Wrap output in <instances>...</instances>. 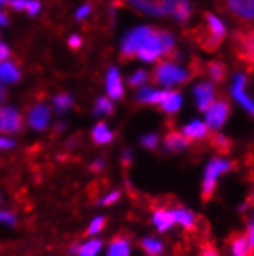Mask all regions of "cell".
Wrapping results in <instances>:
<instances>
[{
	"label": "cell",
	"mask_w": 254,
	"mask_h": 256,
	"mask_svg": "<svg viewBox=\"0 0 254 256\" xmlns=\"http://www.w3.org/2000/svg\"><path fill=\"white\" fill-rule=\"evenodd\" d=\"M191 74L190 71L176 64L174 60H162L156 68H154V82L162 86L163 90H173L177 85L187 84L190 80Z\"/></svg>",
	"instance_id": "cell-1"
},
{
	"label": "cell",
	"mask_w": 254,
	"mask_h": 256,
	"mask_svg": "<svg viewBox=\"0 0 254 256\" xmlns=\"http://www.w3.org/2000/svg\"><path fill=\"white\" fill-rule=\"evenodd\" d=\"M230 170H231V162H228L227 159H222V158H214L207 164L205 172H204V180H202V198L204 199H210L213 196L216 186H217V179Z\"/></svg>",
	"instance_id": "cell-2"
},
{
	"label": "cell",
	"mask_w": 254,
	"mask_h": 256,
	"mask_svg": "<svg viewBox=\"0 0 254 256\" xmlns=\"http://www.w3.org/2000/svg\"><path fill=\"white\" fill-rule=\"evenodd\" d=\"M154 30L147 25H139L136 28H131L130 31H126L123 34V38L120 40V52L125 58H134L140 45L145 42V39L153 32Z\"/></svg>",
	"instance_id": "cell-3"
},
{
	"label": "cell",
	"mask_w": 254,
	"mask_h": 256,
	"mask_svg": "<svg viewBox=\"0 0 254 256\" xmlns=\"http://www.w3.org/2000/svg\"><path fill=\"white\" fill-rule=\"evenodd\" d=\"M26 125L31 128L32 132H37V133H43L46 132L51 120H52V108L43 102H37L29 106L28 113H26Z\"/></svg>",
	"instance_id": "cell-4"
},
{
	"label": "cell",
	"mask_w": 254,
	"mask_h": 256,
	"mask_svg": "<svg viewBox=\"0 0 254 256\" xmlns=\"http://www.w3.org/2000/svg\"><path fill=\"white\" fill-rule=\"evenodd\" d=\"M23 118L15 106L0 105V133L3 134H15L22 130Z\"/></svg>",
	"instance_id": "cell-5"
},
{
	"label": "cell",
	"mask_w": 254,
	"mask_h": 256,
	"mask_svg": "<svg viewBox=\"0 0 254 256\" xmlns=\"http://www.w3.org/2000/svg\"><path fill=\"white\" fill-rule=\"evenodd\" d=\"M205 124L210 130H219L230 116V104L225 99H216L205 110Z\"/></svg>",
	"instance_id": "cell-6"
},
{
	"label": "cell",
	"mask_w": 254,
	"mask_h": 256,
	"mask_svg": "<svg viewBox=\"0 0 254 256\" xmlns=\"http://www.w3.org/2000/svg\"><path fill=\"white\" fill-rule=\"evenodd\" d=\"M205 19H207V31H208V38L205 39V48H208V51H213L225 39L227 26L221 17L216 14L208 12Z\"/></svg>",
	"instance_id": "cell-7"
},
{
	"label": "cell",
	"mask_w": 254,
	"mask_h": 256,
	"mask_svg": "<svg viewBox=\"0 0 254 256\" xmlns=\"http://www.w3.org/2000/svg\"><path fill=\"white\" fill-rule=\"evenodd\" d=\"M162 56H163V50H162V45H160V40H159L157 31H153L148 38L145 39V42L140 45L136 58L140 62L153 64V62H157Z\"/></svg>",
	"instance_id": "cell-8"
},
{
	"label": "cell",
	"mask_w": 254,
	"mask_h": 256,
	"mask_svg": "<svg viewBox=\"0 0 254 256\" xmlns=\"http://www.w3.org/2000/svg\"><path fill=\"white\" fill-rule=\"evenodd\" d=\"M231 96L244 110H247L250 114H254V99L247 93V78L242 72H238V74H234L233 78Z\"/></svg>",
	"instance_id": "cell-9"
},
{
	"label": "cell",
	"mask_w": 254,
	"mask_h": 256,
	"mask_svg": "<svg viewBox=\"0 0 254 256\" xmlns=\"http://www.w3.org/2000/svg\"><path fill=\"white\" fill-rule=\"evenodd\" d=\"M160 6L165 16H171L177 22H188L193 12L190 0H160Z\"/></svg>",
	"instance_id": "cell-10"
},
{
	"label": "cell",
	"mask_w": 254,
	"mask_h": 256,
	"mask_svg": "<svg viewBox=\"0 0 254 256\" xmlns=\"http://www.w3.org/2000/svg\"><path fill=\"white\" fill-rule=\"evenodd\" d=\"M105 96L110 98L113 102L122 99L125 96V84L117 66H110L105 74Z\"/></svg>",
	"instance_id": "cell-11"
},
{
	"label": "cell",
	"mask_w": 254,
	"mask_h": 256,
	"mask_svg": "<svg viewBox=\"0 0 254 256\" xmlns=\"http://www.w3.org/2000/svg\"><path fill=\"white\" fill-rule=\"evenodd\" d=\"M227 10L239 22L254 25V0H227Z\"/></svg>",
	"instance_id": "cell-12"
},
{
	"label": "cell",
	"mask_w": 254,
	"mask_h": 256,
	"mask_svg": "<svg viewBox=\"0 0 254 256\" xmlns=\"http://www.w3.org/2000/svg\"><path fill=\"white\" fill-rule=\"evenodd\" d=\"M193 96H194L196 106L201 110V112H205V110L216 100V86L211 80L199 82L193 90Z\"/></svg>",
	"instance_id": "cell-13"
},
{
	"label": "cell",
	"mask_w": 254,
	"mask_h": 256,
	"mask_svg": "<svg viewBox=\"0 0 254 256\" xmlns=\"http://www.w3.org/2000/svg\"><path fill=\"white\" fill-rule=\"evenodd\" d=\"M103 248L105 244L99 236H93V238L88 236V240L72 246L69 248V253L74 256H102Z\"/></svg>",
	"instance_id": "cell-14"
},
{
	"label": "cell",
	"mask_w": 254,
	"mask_h": 256,
	"mask_svg": "<svg viewBox=\"0 0 254 256\" xmlns=\"http://www.w3.org/2000/svg\"><path fill=\"white\" fill-rule=\"evenodd\" d=\"M234 42L236 50L239 51V56L248 64L254 65V30H250L242 34H236Z\"/></svg>",
	"instance_id": "cell-15"
},
{
	"label": "cell",
	"mask_w": 254,
	"mask_h": 256,
	"mask_svg": "<svg viewBox=\"0 0 254 256\" xmlns=\"http://www.w3.org/2000/svg\"><path fill=\"white\" fill-rule=\"evenodd\" d=\"M105 256H131L133 254V242L128 236L119 234L114 236L103 248Z\"/></svg>",
	"instance_id": "cell-16"
},
{
	"label": "cell",
	"mask_w": 254,
	"mask_h": 256,
	"mask_svg": "<svg viewBox=\"0 0 254 256\" xmlns=\"http://www.w3.org/2000/svg\"><path fill=\"white\" fill-rule=\"evenodd\" d=\"M180 133H182L190 142L191 140H202L208 136L210 128L205 124V120H202V119H191L190 122H187L182 126Z\"/></svg>",
	"instance_id": "cell-17"
},
{
	"label": "cell",
	"mask_w": 254,
	"mask_h": 256,
	"mask_svg": "<svg viewBox=\"0 0 254 256\" xmlns=\"http://www.w3.org/2000/svg\"><path fill=\"white\" fill-rule=\"evenodd\" d=\"M160 144L167 153H180V152H185L190 147V140L180 132L167 133Z\"/></svg>",
	"instance_id": "cell-18"
},
{
	"label": "cell",
	"mask_w": 254,
	"mask_h": 256,
	"mask_svg": "<svg viewBox=\"0 0 254 256\" xmlns=\"http://www.w3.org/2000/svg\"><path fill=\"white\" fill-rule=\"evenodd\" d=\"M167 90L163 88H156L151 85H143L140 88H137V93H136V100L143 104V105H159L163 94H165Z\"/></svg>",
	"instance_id": "cell-19"
},
{
	"label": "cell",
	"mask_w": 254,
	"mask_h": 256,
	"mask_svg": "<svg viewBox=\"0 0 254 256\" xmlns=\"http://www.w3.org/2000/svg\"><path fill=\"white\" fill-rule=\"evenodd\" d=\"M151 224L159 233H165L171 230L176 226L171 208H156L151 213Z\"/></svg>",
	"instance_id": "cell-20"
},
{
	"label": "cell",
	"mask_w": 254,
	"mask_h": 256,
	"mask_svg": "<svg viewBox=\"0 0 254 256\" xmlns=\"http://www.w3.org/2000/svg\"><path fill=\"white\" fill-rule=\"evenodd\" d=\"M182 105H184V98L176 90H167L159 104L160 110L167 114H176L182 108Z\"/></svg>",
	"instance_id": "cell-21"
},
{
	"label": "cell",
	"mask_w": 254,
	"mask_h": 256,
	"mask_svg": "<svg viewBox=\"0 0 254 256\" xmlns=\"http://www.w3.org/2000/svg\"><path fill=\"white\" fill-rule=\"evenodd\" d=\"M22 79V71L15 62L5 60L0 62V84L14 85Z\"/></svg>",
	"instance_id": "cell-22"
},
{
	"label": "cell",
	"mask_w": 254,
	"mask_h": 256,
	"mask_svg": "<svg viewBox=\"0 0 254 256\" xmlns=\"http://www.w3.org/2000/svg\"><path fill=\"white\" fill-rule=\"evenodd\" d=\"M91 140L96 145H100V147L111 144L114 140V132H113V128L108 125L106 122H103V120L97 122L91 128Z\"/></svg>",
	"instance_id": "cell-23"
},
{
	"label": "cell",
	"mask_w": 254,
	"mask_h": 256,
	"mask_svg": "<svg viewBox=\"0 0 254 256\" xmlns=\"http://www.w3.org/2000/svg\"><path fill=\"white\" fill-rule=\"evenodd\" d=\"M139 246H140V250L147 256H162L163 252H165V242H163L160 238L153 236V234L143 236Z\"/></svg>",
	"instance_id": "cell-24"
},
{
	"label": "cell",
	"mask_w": 254,
	"mask_h": 256,
	"mask_svg": "<svg viewBox=\"0 0 254 256\" xmlns=\"http://www.w3.org/2000/svg\"><path fill=\"white\" fill-rule=\"evenodd\" d=\"M125 2L128 5H131L134 10H137L142 14L153 16V17L165 16V14H163V10H162L160 4L156 2V0H125Z\"/></svg>",
	"instance_id": "cell-25"
},
{
	"label": "cell",
	"mask_w": 254,
	"mask_h": 256,
	"mask_svg": "<svg viewBox=\"0 0 254 256\" xmlns=\"http://www.w3.org/2000/svg\"><path fill=\"white\" fill-rule=\"evenodd\" d=\"M171 213H173L176 226H180L185 230H193L196 227V214L190 212L188 208L176 207V208H171Z\"/></svg>",
	"instance_id": "cell-26"
},
{
	"label": "cell",
	"mask_w": 254,
	"mask_h": 256,
	"mask_svg": "<svg viewBox=\"0 0 254 256\" xmlns=\"http://www.w3.org/2000/svg\"><path fill=\"white\" fill-rule=\"evenodd\" d=\"M72 105H74V99L68 93H57L56 96H52L51 100V108L57 114H65L72 108Z\"/></svg>",
	"instance_id": "cell-27"
},
{
	"label": "cell",
	"mask_w": 254,
	"mask_h": 256,
	"mask_svg": "<svg viewBox=\"0 0 254 256\" xmlns=\"http://www.w3.org/2000/svg\"><path fill=\"white\" fill-rule=\"evenodd\" d=\"M231 253L233 256H250V244L247 236L236 234L231 240Z\"/></svg>",
	"instance_id": "cell-28"
},
{
	"label": "cell",
	"mask_w": 254,
	"mask_h": 256,
	"mask_svg": "<svg viewBox=\"0 0 254 256\" xmlns=\"http://www.w3.org/2000/svg\"><path fill=\"white\" fill-rule=\"evenodd\" d=\"M208 76L211 82H222L227 76V66L221 60H213L207 65Z\"/></svg>",
	"instance_id": "cell-29"
},
{
	"label": "cell",
	"mask_w": 254,
	"mask_h": 256,
	"mask_svg": "<svg viewBox=\"0 0 254 256\" xmlns=\"http://www.w3.org/2000/svg\"><path fill=\"white\" fill-rule=\"evenodd\" d=\"M114 112V102L108 96H100L94 104L96 116H110Z\"/></svg>",
	"instance_id": "cell-30"
},
{
	"label": "cell",
	"mask_w": 254,
	"mask_h": 256,
	"mask_svg": "<svg viewBox=\"0 0 254 256\" xmlns=\"http://www.w3.org/2000/svg\"><path fill=\"white\" fill-rule=\"evenodd\" d=\"M106 227V218L103 214H96L91 221L88 222V227H86V234L89 238L93 236H99Z\"/></svg>",
	"instance_id": "cell-31"
},
{
	"label": "cell",
	"mask_w": 254,
	"mask_h": 256,
	"mask_svg": "<svg viewBox=\"0 0 254 256\" xmlns=\"http://www.w3.org/2000/svg\"><path fill=\"white\" fill-rule=\"evenodd\" d=\"M120 199H122V192L119 188H113V190H108L106 193H103L97 199V204L100 207H113L119 202Z\"/></svg>",
	"instance_id": "cell-32"
},
{
	"label": "cell",
	"mask_w": 254,
	"mask_h": 256,
	"mask_svg": "<svg viewBox=\"0 0 254 256\" xmlns=\"http://www.w3.org/2000/svg\"><path fill=\"white\" fill-rule=\"evenodd\" d=\"M157 36H159V40H160V45H162V50H163V56H165V54L174 52V50H176L174 36L170 31H163V30L157 31Z\"/></svg>",
	"instance_id": "cell-33"
},
{
	"label": "cell",
	"mask_w": 254,
	"mask_h": 256,
	"mask_svg": "<svg viewBox=\"0 0 254 256\" xmlns=\"http://www.w3.org/2000/svg\"><path fill=\"white\" fill-rule=\"evenodd\" d=\"M150 80V72L147 70H143V68H137L134 70L130 78H128V84L134 88H140L143 85H147Z\"/></svg>",
	"instance_id": "cell-34"
},
{
	"label": "cell",
	"mask_w": 254,
	"mask_h": 256,
	"mask_svg": "<svg viewBox=\"0 0 254 256\" xmlns=\"http://www.w3.org/2000/svg\"><path fill=\"white\" fill-rule=\"evenodd\" d=\"M140 145L143 148H147V150H156L159 145H160V138L157 133L154 132H148V133H143L139 139Z\"/></svg>",
	"instance_id": "cell-35"
},
{
	"label": "cell",
	"mask_w": 254,
	"mask_h": 256,
	"mask_svg": "<svg viewBox=\"0 0 254 256\" xmlns=\"http://www.w3.org/2000/svg\"><path fill=\"white\" fill-rule=\"evenodd\" d=\"M0 226H5V227L17 226V214L11 210L0 207Z\"/></svg>",
	"instance_id": "cell-36"
},
{
	"label": "cell",
	"mask_w": 254,
	"mask_h": 256,
	"mask_svg": "<svg viewBox=\"0 0 254 256\" xmlns=\"http://www.w3.org/2000/svg\"><path fill=\"white\" fill-rule=\"evenodd\" d=\"M91 12H93V6L89 4H83L76 10L74 17H76V20H85V19H88L89 16H91Z\"/></svg>",
	"instance_id": "cell-37"
},
{
	"label": "cell",
	"mask_w": 254,
	"mask_h": 256,
	"mask_svg": "<svg viewBox=\"0 0 254 256\" xmlns=\"http://www.w3.org/2000/svg\"><path fill=\"white\" fill-rule=\"evenodd\" d=\"M15 147V140L9 134L0 133V152H8Z\"/></svg>",
	"instance_id": "cell-38"
},
{
	"label": "cell",
	"mask_w": 254,
	"mask_h": 256,
	"mask_svg": "<svg viewBox=\"0 0 254 256\" xmlns=\"http://www.w3.org/2000/svg\"><path fill=\"white\" fill-rule=\"evenodd\" d=\"M42 11V4H40V0H28V4H26V10L25 12L28 16H37L39 12Z\"/></svg>",
	"instance_id": "cell-39"
},
{
	"label": "cell",
	"mask_w": 254,
	"mask_h": 256,
	"mask_svg": "<svg viewBox=\"0 0 254 256\" xmlns=\"http://www.w3.org/2000/svg\"><path fill=\"white\" fill-rule=\"evenodd\" d=\"M213 142H214V145H216V147L219 148L221 152H227V150L230 148V140H228V138L224 136V134H216L214 139H213Z\"/></svg>",
	"instance_id": "cell-40"
},
{
	"label": "cell",
	"mask_w": 254,
	"mask_h": 256,
	"mask_svg": "<svg viewBox=\"0 0 254 256\" xmlns=\"http://www.w3.org/2000/svg\"><path fill=\"white\" fill-rule=\"evenodd\" d=\"M120 160H122L123 166H126V167L131 166L133 160H134V152L131 148H125L122 152V154H120Z\"/></svg>",
	"instance_id": "cell-41"
},
{
	"label": "cell",
	"mask_w": 254,
	"mask_h": 256,
	"mask_svg": "<svg viewBox=\"0 0 254 256\" xmlns=\"http://www.w3.org/2000/svg\"><path fill=\"white\" fill-rule=\"evenodd\" d=\"M105 168H106V160L103 158H96L91 162V170L96 172V173H102Z\"/></svg>",
	"instance_id": "cell-42"
},
{
	"label": "cell",
	"mask_w": 254,
	"mask_h": 256,
	"mask_svg": "<svg viewBox=\"0 0 254 256\" xmlns=\"http://www.w3.org/2000/svg\"><path fill=\"white\" fill-rule=\"evenodd\" d=\"M82 44H83V40H82V38H80L79 34H71L69 38H68V45H69L72 50L80 48V46H82Z\"/></svg>",
	"instance_id": "cell-43"
},
{
	"label": "cell",
	"mask_w": 254,
	"mask_h": 256,
	"mask_svg": "<svg viewBox=\"0 0 254 256\" xmlns=\"http://www.w3.org/2000/svg\"><path fill=\"white\" fill-rule=\"evenodd\" d=\"M26 4H28V0H9L8 6L12 8L14 11H25Z\"/></svg>",
	"instance_id": "cell-44"
},
{
	"label": "cell",
	"mask_w": 254,
	"mask_h": 256,
	"mask_svg": "<svg viewBox=\"0 0 254 256\" xmlns=\"http://www.w3.org/2000/svg\"><path fill=\"white\" fill-rule=\"evenodd\" d=\"M9 58H11V48L6 44L0 42V62L9 60Z\"/></svg>",
	"instance_id": "cell-45"
},
{
	"label": "cell",
	"mask_w": 254,
	"mask_h": 256,
	"mask_svg": "<svg viewBox=\"0 0 254 256\" xmlns=\"http://www.w3.org/2000/svg\"><path fill=\"white\" fill-rule=\"evenodd\" d=\"M247 240H248V244H250V250H254V221L251 222V226L248 228Z\"/></svg>",
	"instance_id": "cell-46"
},
{
	"label": "cell",
	"mask_w": 254,
	"mask_h": 256,
	"mask_svg": "<svg viewBox=\"0 0 254 256\" xmlns=\"http://www.w3.org/2000/svg\"><path fill=\"white\" fill-rule=\"evenodd\" d=\"M8 25V16L3 11V8H0V26H6Z\"/></svg>",
	"instance_id": "cell-47"
},
{
	"label": "cell",
	"mask_w": 254,
	"mask_h": 256,
	"mask_svg": "<svg viewBox=\"0 0 254 256\" xmlns=\"http://www.w3.org/2000/svg\"><path fill=\"white\" fill-rule=\"evenodd\" d=\"M5 99H6V85L0 84V105H3Z\"/></svg>",
	"instance_id": "cell-48"
},
{
	"label": "cell",
	"mask_w": 254,
	"mask_h": 256,
	"mask_svg": "<svg viewBox=\"0 0 254 256\" xmlns=\"http://www.w3.org/2000/svg\"><path fill=\"white\" fill-rule=\"evenodd\" d=\"M204 256H219V254H217V252H216L214 248L207 247V248L204 250Z\"/></svg>",
	"instance_id": "cell-49"
},
{
	"label": "cell",
	"mask_w": 254,
	"mask_h": 256,
	"mask_svg": "<svg viewBox=\"0 0 254 256\" xmlns=\"http://www.w3.org/2000/svg\"><path fill=\"white\" fill-rule=\"evenodd\" d=\"M65 128H66V124H65V122H57V124H56V130H57V132H63Z\"/></svg>",
	"instance_id": "cell-50"
},
{
	"label": "cell",
	"mask_w": 254,
	"mask_h": 256,
	"mask_svg": "<svg viewBox=\"0 0 254 256\" xmlns=\"http://www.w3.org/2000/svg\"><path fill=\"white\" fill-rule=\"evenodd\" d=\"M8 4H9V0H0V8L8 6Z\"/></svg>",
	"instance_id": "cell-51"
},
{
	"label": "cell",
	"mask_w": 254,
	"mask_h": 256,
	"mask_svg": "<svg viewBox=\"0 0 254 256\" xmlns=\"http://www.w3.org/2000/svg\"><path fill=\"white\" fill-rule=\"evenodd\" d=\"M0 206H2V194H0Z\"/></svg>",
	"instance_id": "cell-52"
},
{
	"label": "cell",
	"mask_w": 254,
	"mask_h": 256,
	"mask_svg": "<svg viewBox=\"0 0 254 256\" xmlns=\"http://www.w3.org/2000/svg\"><path fill=\"white\" fill-rule=\"evenodd\" d=\"M253 200H254V199H253Z\"/></svg>",
	"instance_id": "cell-53"
}]
</instances>
